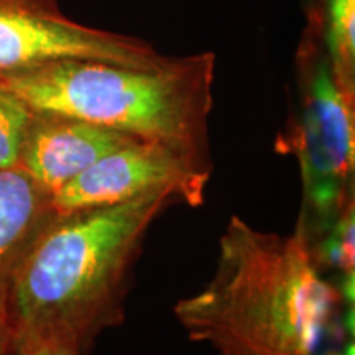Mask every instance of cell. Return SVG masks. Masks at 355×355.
Returning <instances> with one entry per match:
<instances>
[{
    "mask_svg": "<svg viewBox=\"0 0 355 355\" xmlns=\"http://www.w3.org/2000/svg\"><path fill=\"white\" fill-rule=\"evenodd\" d=\"M339 300L303 230L261 232L235 216L209 283L178 301L175 316L219 355H314Z\"/></svg>",
    "mask_w": 355,
    "mask_h": 355,
    "instance_id": "obj_1",
    "label": "cell"
},
{
    "mask_svg": "<svg viewBox=\"0 0 355 355\" xmlns=\"http://www.w3.org/2000/svg\"><path fill=\"white\" fill-rule=\"evenodd\" d=\"M173 201H132L58 214L13 278L6 304L12 332L63 340L86 355L123 321L132 266L152 222Z\"/></svg>",
    "mask_w": 355,
    "mask_h": 355,
    "instance_id": "obj_2",
    "label": "cell"
},
{
    "mask_svg": "<svg viewBox=\"0 0 355 355\" xmlns=\"http://www.w3.org/2000/svg\"><path fill=\"white\" fill-rule=\"evenodd\" d=\"M216 55L173 56L159 68L58 60L0 74L33 112L69 115L209 157Z\"/></svg>",
    "mask_w": 355,
    "mask_h": 355,
    "instance_id": "obj_3",
    "label": "cell"
},
{
    "mask_svg": "<svg viewBox=\"0 0 355 355\" xmlns=\"http://www.w3.org/2000/svg\"><path fill=\"white\" fill-rule=\"evenodd\" d=\"M298 119L279 148L300 159L308 220L298 227L309 239L319 237L354 202L355 148L354 94L340 86L313 28L298 51Z\"/></svg>",
    "mask_w": 355,
    "mask_h": 355,
    "instance_id": "obj_4",
    "label": "cell"
},
{
    "mask_svg": "<svg viewBox=\"0 0 355 355\" xmlns=\"http://www.w3.org/2000/svg\"><path fill=\"white\" fill-rule=\"evenodd\" d=\"M211 159L157 140H137L105 155L53 194L58 214L168 193L191 207L202 206Z\"/></svg>",
    "mask_w": 355,
    "mask_h": 355,
    "instance_id": "obj_5",
    "label": "cell"
},
{
    "mask_svg": "<svg viewBox=\"0 0 355 355\" xmlns=\"http://www.w3.org/2000/svg\"><path fill=\"white\" fill-rule=\"evenodd\" d=\"M171 58L140 38L74 21L60 0H0V74L58 60L159 68Z\"/></svg>",
    "mask_w": 355,
    "mask_h": 355,
    "instance_id": "obj_6",
    "label": "cell"
},
{
    "mask_svg": "<svg viewBox=\"0 0 355 355\" xmlns=\"http://www.w3.org/2000/svg\"><path fill=\"white\" fill-rule=\"evenodd\" d=\"M137 140L141 139L69 115L33 112L19 166L53 196L105 155Z\"/></svg>",
    "mask_w": 355,
    "mask_h": 355,
    "instance_id": "obj_7",
    "label": "cell"
},
{
    "mask_svg": "<svg viewBox=\"0 0 355 355\" xmlns=\"http://www.w3.org/2000/svg\"><path fill=\"white\" fill-rule=\"evenodd\" d=\"M53 196L20 166L0 170V314L13 278L44 229L55 220Z\"/></svg>",
    "mask_w": 355,
    "mask_h": 355,
    "instance_id": "obj_8",
    "label": "cell"
},
{
    "mask_svg": "<svg viewBox=\"0 0 355 355\" xmlns=\"http://www.w3.org/2000/svg\"><path fill=\"white\" fill-rule=\"evenodd\" d=\"M355 0H322V46L340 86L355 94Z\"/></svg>",
    "mask_w": 355,
    "mask_h": 355,
    "instance_id": "obj_9",
    "label": "cell"
},
{
    "mask_svg": "<svg viewBox=\"0 0 355 355\" xmlns=\"http://www.w3.org/2000/svg\"><path fill=\"white\" fill-rule=\"evenodd\" d=\"M354 202H350L319 235V241L309 243L319 272L322 266L337 268L345 278H354Z\"/></svg>",
    "mask_w": 355,
    "mask_h": 355,
    "instance_id": "obj_10",
    "label": "cell"
},
{
    "mask_svg": "<svg viewBox=\"0 0 355 355\" xmlns=\"http://www.w3.org/2000/svg\"><path fill=\"white\" fill-rule=\"evenodd\" d=\"M33 110L7 87L0 86V170L19 166L21 145Z\"/></svg>",
    "mask_w": 355,
    "mask_h": 355,
    "instance_id": "obj_11",
    "label": "cell"
},
{
    "mask_svg": "<svg viewBox=\"0 0 355 355\" xmlns=\"http://www.w3.org/2000/svg\"><path fill=\"white\" fill-rule=\"evenodd\" d=\"M7 355H81L63 340L38 334H21L10 331Z\"/></svg>",
    "mask_w": 355,
    "mask_h": 355,
    "instance_id": "obj_12",
    "label": "cell"
},
{
    "mask_svg": "<svg viewBox=\"0 0 355 355\" xmlns=\"http://www.w3.org/2000/svg\"><path fill=\"white\" fill-rule=\"evenodd\" d=\"M8 343H10V327L3 314H0V355H7Z\"/></svg>",
    "mask_w": 355,
    "mask_h": 355,
    "instance_id": "obj_13",
    "label": "cell"
}]
</instances>
